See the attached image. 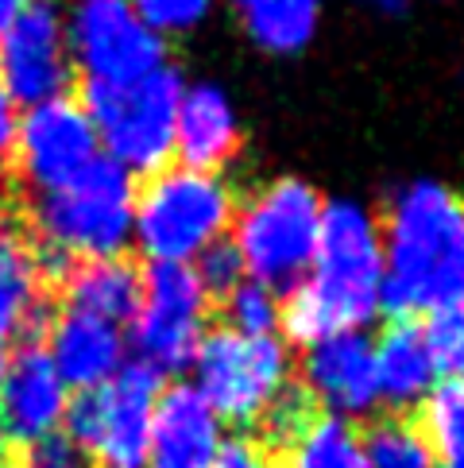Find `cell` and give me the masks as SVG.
Here are the masks:
<instances>
[{"instance_id":"7","label":"cell","mask_w":464,"mask_h":468,"mask_svg":"<svg viewBox=\"0 0 464 468\" xmlns=\"http://www.w3.org/2000/svg\"><path fill=\"white\" fill-rule=\"evenodd\" d=\"M190 388L221 422L252 426L290 388V353L279 337H244L237 329H209L190 360Z\"/></svg>"},{"instance_id":"28","label":"cell","mask_w":464,"mask_h":468,"mask_svg":"<svg viewBox=\"0 0 464 468\" xmlns=\"http://www.w3.org/2000/svg\"><path fill=\"white\" fill-rule=\"evenodd\" d=\"M310 418H313V403L302 395V388H287V391L268 407V414L259 418L263 430H268V441H263V445H268V449H271V445L283 449L287 441H294L298 433H302V426L310 422Z\"/></svg>"},{"instance_id":"8","label":"cell","mask_w":464,"mask_h":468,"mask_svg":"<svg viewBox=\"0 0 464 468\" xmlns=\"http://www.w3.org/2000/svg\"><path fill=\"white\" fill-rule=\"evenodd\" d=\"M163 376L143 364H124L109 383L70 399L66 438L93 468H143Z\"/></svg>"},{"instance_id":"31","label":"cell","mask_w":464,"mask_h":468,"mask_svg":"<svg viewBox=\"0 0 464 468\" xmlns=\"http://www.w3.org/2000/svg\"><path fill=\"white\" fill-rule=\"evenodd\" d=\"M24 468H93V464L86 461V453H81L66 433H55V438H47V441L27 449Z\"/></svg>"},{"instance_id":"34","label":"cell","mask_w":464,"mask_h":468,"mask_svg":"<svg viewBox=\"0 0 464 468\" xmlns=\"http://www.w3.org/2000/svg\"><path fill=\"white\" fill-rule=\"evenodd\" d=\"M360 5H368V8H375V12H403L406 0H360Z\"/></svg>"},{"instance_id":"4","label":"cell","mask_w":464,"mask_h":468,"mask_svg":"<svg viewBox=\"0 0 464 468\" xmlns=\"http://www.w3.org/2000/svg\"><path fill=\"white\" fill-rule=\"evenodd\" d=\"M325 197L306 178H275L259 186L232 217V248L244 275L275 294L306 279L322 237Z\"/></svg>"},{"instance_id":"24","label":"cell","mask_w":464,"mask_h":468,"mask_svg":"<svg viewBox=\"0 0 464 468\" xmlns=\"http://www.w3.org/2000/svg\"><path fill=\"white\" fill-rule=\"evenodd\" d=\"M422 433L434 445L438 468H464V383L441 379L422 403Z\"/></svg>"},{"instance_id":"26","label":"cell","mask_w":464,"mask_h":468,"mask_svg":"<svg viewBox=\"0 0 464 468\" xmlns=\"http://www.w3.org/2000/svg\"><path fill=\"white\" fill-rule=\"evenodd\" d=\"M422 337L438 364V376L464 383V298L429 314L422 325Z\"/></svg>"},{"instance_id":"15","label":"cell","mask_w":464,"mask_h":468,"mask_svg":"<svg viewBox=\"0 0 464 468\" xmlns=\"http://www.w3.org/2000/svg\"><path fill=\"white\" fill-rule=\"evenodd\" d=\"M225 445V422L190 383L159 395L143 468H213Z\"/></svg>"},{"instance_id":"29","label":"cell","mask_w":464,"mask_h":468,"mask_svg":"<svg viewBox=\"0 0 464 468\" xmlns=\"http://www.w3.org/2000/svg\"><path fill=\"white\" fill-rule=\"evenodd\" d=\"M194 275L202 279V287H206V294L213 298H225V294H232L240 287V282L248 279L244 275V263H240V256H237V248H232V240H221V244H213L209 252H202L194 263Z\"/></svg>"},{"instance_id":"32","label":"cell","mask_w":464,"mask_h":468,"mask_svg":"<svg viewBox=\"0 0 464 468\" xmlns=\"http://www.w3.org/2000/svg\"><path fill=\"white\" fill-rule=\"evenodd\" d=\"M16 124H20V105L0 81V166L12 163V144H16Z\"/></svg>"},{"instance_id":"6","label":"cell","mask_w":464,"mask_h":468,"mask_svg":"<svg viewBox=\"0 0 464 468\" xmlns=\"http://www.w3.org/2000/svg\"><path fill=\"white\" fill-rule=\"evenodd\" d=\"M186 81L178 70H163L124 81V86H86V105L101 159L128 175H155L174 159V116Z\"/></svg>"},{"instance_id":"30","label":"cell","mask_w":464,"mask_h":468,"mask_svg":"<svg viewBox=\"0 0 464 468\" xmlns=\"http://www.w3.org/2000/svg\"><path fill=\"white\" fill-rule=\"evenodd\" d=\"M213 468H279V461H275V453L259 438H248V433H240V438H225Z\"/></svg>"},{"instance_id":"27","label":"cell","mask_w":464,"mask_h":468,"mask_svg":"<svg viewBox=\"0 0 464 468\" xmlns=\"http://www.w3.org/2000/svg\"><path fill=\"white\" fill-rule=\"evenodd\" d=\"M128 5L140 12V20L155 36L167 39V36H182V31H194L197 24H206L217 0H128Z\"/></svg>"},{"instance_id":"9","label":"cell","mask_w":464,"mask_h":468,"mask_svg":"<svg viewBox=\"0 0 464 468\" xmlns=\"http://www.w3.org/2000/svg\"><path fill=\"white\" fill-rule=\"evenodd\" d=\"M62 24L86 86H124L167 66V39L140 20L128 0H70Z\"/></svg>"},{"instance_id":"21","label":"cell","mask_w":464,"mask_h":468,"mask_svg":"<svg viewBox=\"0 0 464 468\" xmlns=\"http://www.w3.org/2000/svg\"><path fill=\"white\" fill-rule=\"evenodd\" d=\"M244 36L268 55H298L318 36L325 0H228Z\"/></svg>"},{"instance_id":"11","label":"cell","mask_w":464,"mask_h":468,"mask_svg":"<svg viewBox=\"0 0 464 468\" xmlns=\"http://www.w3.org/2000/svg\"><path fill=\"white\" fill-rule=\"evenodd\" d=\"M97 159H101V144H97L93 121L86 105L74 101L70 93L55 97V101L27 105L20 112L12 163L20 178L39 194L58 190L62 182H70Z\"/></svg>"},{"instance_id":"23","label":"cell","mask_w":464,"mask_h":468,"mask_svg":"<svg viewBox=\"0 0 464 468\" xmlns=\"http://www.w3.org/2000/svg\"><path fill=\"white\" fill-rule=\"evenodd\" d=\"M364 433V461L368 468H438L434 445L422 426L406 418H379Z\"/></svg>"},{"instance_id":"18","label":"cell","mask_w":464,"mask_h":468,"mask_svg":"<svg viewBox=\"0 0 464 468\" xmlns=\"http://www.w3.org/2000/svg\"><path fill=\"white\" fill-rule=\"evenodd\" d=\"M375 383H379V403L395 410H410L426 403L429 391L441 383V376L434 356H429L422 325L395 322L375 341Z\"/></svg>"},{"instance_id":"17","label":"cell","mask_w":464,"mask_h":468,"mask_svg":"<svg viewBox=\"0 0 464 468\" xmlns=\"http://www.w3.org/2000/svg\"><path fill=\"white\" fill-rule=\"evenodd\" d=\"M240 147V112L232 97L213 81H194L178 97L174 116V159L190 171L221 175V166Z\"/></svg>"},{"instance_id":"20","label":"cell","mask_w":464,"mask_h":468,"mask_svg":"<svg viewBox=\"0 0 464 468\" xmlns=\"http://www.w3.org/2000/svg\"><path fill=\"white\" fill-rule=\"evenodd\" d=\"M43 271L27 237L0 229V341L39 333L43 325Z\"/></svg>"},{"instance_id":"33","label":"cell","mask_w":464,"mask_h":468,"mask_svg":"<svg viewBox=\"0 0 464 468\" xmlns=\"http://www.w3.org/2000/svg\"><path fill=\"white\" fill-rule=\"evenodd\" d=\"M31 5H36V0H0V36H5V31L20 20Z\"/></svg>"},{"instance_id":"14","label":"cell","mask_w":464,"mask_h":468,"mask_svg":"<svg viewBox=\"0 0 464 468\" xmlns=\"http://www.w3.org/2000/svg\"><path fill=\"white\" fill-rule=\"evenodd\" d=\"M66 410H70V388L55 372L51 356L39 341L24 345L0 376V426L8 441L31 449L55 438L66 426Z\"/></svg>"},{"instance_id":"35","label":"cell","mask_w":464,"mask_h":468,"mask_svg":"<svg viewBox=\"0 0 464 468\" xmlns=\"http://www.w3.org/2000/svg\"><path fill=\"white\" fill-rule=\"evenodd\" d=\"M8 464V433H5V426H0V468Z\"/></svg>"},{"instance_id":"5","label":"cell","mask_w":464,"mask_h":468,"mask_svg":"<svg viewBox=\"0 0 464 468\" xmlns=\"http://www.w3.org/2000/svg\"><path fill=\"white\" fill-rule=\"evenodd\" d=\"M132 217H136V178L109 159H97L58 190L39 194V248L62 256L66 263L124 256V248H132Z\"/></svg>"},{"instance_id":"37","label":"cell","mask_w":464,"mask_h":468,"mask_svg":"<svg viewBox=\"0 0 464 468\" xmlns=\"http://www.w3.org/2000/svg\"><path fill=\"white\" fill-rule=\"evenodd\" d=\"M5 468H24V464H5Z\"/></svg>"},{"instance_id":"13","label":"cell","mask_w":464,"mask_h":468,"mask_svg":"<svg viewBox=\"0 0 464 468\" xmlns=\"http://www.w3.org/2000/svg\"><path fill=\"white\" fill-rule=\"evenodd\" d=\"M298 372H302V395L333 418L353 422L379 407L375 341L364 333H333L306 345Z\"/></svg>"},{"instance_id":"36","label":"cell","mask_w":464,"mask_h":468,"mask_svg":"<svg viewBox=\"0 0 464 468\" xmlns=\"http://www.w3.org/2000/svg\"><path fill=\"white\" fill-rule=\"evenodd\" d=\"M8 360H12V353H8V345L0 341V376H5V367H8Z\"/></svg>"},{"instance_id":"16","label":"cell","mask_w":464,"mask_h":468,"mask_svg":"<svg viewBox=\"0 0 464 468\" xmlns=\"http://www.w3.org/2000/svg\"><path fill=\"white\" fill-rule=\"evenodd\" d=\"M43 353L51 356L55 372L62 376L66 388L93 391L128 364V341H124L121 325L66 306L62 314H55L51 322H47Z\"/></svg>"},{"instance_id":"22","label":"cell","mask_w":464,"mask_h":468,"mask_svg":"<svg viewBox=\"0 0 464 468\" xmlns=\"http://www.w3.org/2000/svg\"><path fill=\"white\" fill-rule=\"evenodd\" d=\"M279 468H368L364 433L333 414H313L294 441L283 445Z\"/></svg>"},{"instance_id":"25","label":"cell","mask_w":464,"mask_h":468,"mask_svg":"<svg viewBox=\"0 0 464 468\" xmlns=\"http://www.w3.org/2000/svg\"><path fill=\"white\" fill-rule=\"evenodd\" d=\"M228 329L244 333V337H279V322H283V298L268 291L263 282L244 279L237 291L225 294Z\"/></svg>"},{"instance_id":"10","label":"cell","mask_w":464,"mask_h":468,"mask_svg":"<svg viewBox=\"0 0 464 468\" xmlns=\"http://www.w3.org/2000/svg\"><path fill=\"white\" fill-rule=\"evenodd\" d=\"M209 303L202 279L186 263H159L143 275V294L132 317V348L136 364L152 367L155 376L190 367L197 345L206 337Z\"/></svg>"},{"instance_id":"3","label":"cell","mask_w":464,"mask_h":468,"mask_svg":"<svg viewBox=\"0 0 464 468\" xmlns=\"http://www.w3.org/2000/svg\"><path fill=\"white\" fill-rule=\"evenodd\" d=\"M237 217V197L221 175L163 166L136 186L132 244L159 263H194L213 244H221Z\"/></svg>"},{"instance_id":"2","label":"cell","mask_w":464,"mask_h":468,"mask_svg":"<svg viewBox=\"0 0 464 468\" xmlns=\"http://www.w3.org/2000/svg\"><path fill=\"white\" fill-rule=\"evenodd\" d=\"M384 232V310L399 322L464 298V197L418 178L391 197Z\"/></svg>"},{"instance_id":"19","label":"cell","mask_w":464,"mask_h":468,"mask_svg":"<svg viewBox=\"0 0 464 468\" xmlns=\"http://www.w3.org/2000/svg\"><path fill=\"white\" fill-rule=\"evenodd\" d=\"M140 294H143V271L128 256L74 263L70 275H66V298H70L66 306L93 314L121 329L136 317Z\"/></svg>"},{"instance_id":"12","label":"cell","mask_w":464,"mask_h":468,"mask_svg":"<svg viewBox=\"0 0 464 468\" xmlns=\"http://www.w3.org/2000/svg\"><path fill=\"white\" fill-rule=\"evenodd\" d=\"M74 58L66 43L62 8L36 0L5 36H0V81L16 105H39L70 93Z\"/></svg>"},{"instance_id":"1","label":"cell","mask_w":464,"mask_h":468,"mask_svg":"<svg viewBox=\"0 0 464 468\" xmlns=\"http://www.w3.org/2000/svg\"><path fill=\"white\" fill-rule=\"evenodd\" d=\"M384 314V232L379 217L337 197L325 202L318 252L306 279L287 294L279 329L294 345H313L333 333H364Z\"/></svg>"}]
</instances>
